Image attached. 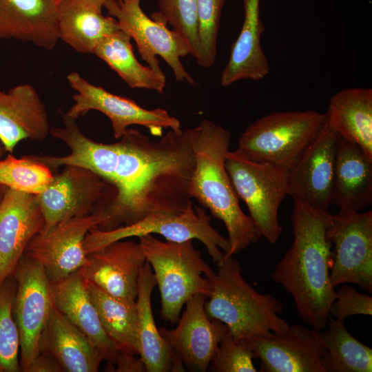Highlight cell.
<instances>
[{"mask_svg":"<svg viewBox=\"0 0 372 372\" xmlns=\"http://www.w3.org/2000/svg\"><path fill=\"white\" fill-rule=\"evenodd\" d=\"M63 125L54 136L70 153L52 156V166L87 169L116 189L112 202L101 214L99 230L131 225L152 214H178L192 201L189 186L195 161L190 128L169 130L158 141L127 128L117 142L107 144L87 137L74 120Z\"/></svg>","mask_w":372,"mask_h":372,"instance_id":"6da1fadb","label":"cell"},{"mask_svg":"<svg viewBox=\"0 0 372 372\" xmlns=\"http://www.w3.org/2000/svg\"><path fill=\"white\" fill-rule=\"evenodd\" d=\"M330 214L293 199V240L271 274L291 295L302 320L316 331L327 327L335 297L330 280L332 245L327 237Z\"/></svg>","mask_w":372,"mask_h":372,"instance_id":"7a4b0ae2","label":"cell"},{"mask_svg":"<svg viewBox=\"0 0 372 372\" xmlns=\"http://www.w3.org/2000/svg\"><path fill=\"white\" fill-rule=\"evenodd\" d=\"M195 165L189 193L224 223L229 242L225 256H234L261 238L249 216L240 208L238 197L225 167L231 141L229 130L204 119L190 128Z\"/></svg>","mask_w":372,"mask_h":372,"instance_id":"3957f363","label":"cell"},{"mask_svg":"<svg viewBox=\"0 0 372 372\" xmlns=\"http://www.w3.org/2000/svg\"><path fill=\"white\" fill-rule=\"evenodd\" d=\"M217 271L207 278L211 292L205 302L210 319L224 323L236 340L279 333L289 327L280 316L282 304L270 293H260L242 275L239 262L225 256L216 263Z\"/></svg>","mask_w":372,"mask_h":372,"instance_id":"277c9868","label":"cell"},{"mask_svg":"<svg viewBox=\"0 0 372 372\" xmlns=\"http://www.w3.org/2000/svg\"><path fill=\"white\" fill-rule=\"evenodd\" d=\"M138 238L160 292L161 317L174 324L190 298L199 294L209 296L211 285L207 277L214 271L192 240L162 241L152 234Z\"/></svg>","mask_w":372,"mask_h":372,"instance_id":"5b68a950","label":"cell"},{"mask_svg":"<svg viewBox=\"0 0 372 372\" xmlns=\"http://www.w3.org/2000/svg\"><path fill=\"white\" fill-rule=\"evenodd\" d=\"M325 121V114L314 110L269 113L246 128L234 152L247 160L289 172Z\"/></svg>","mask_w":372,"mask_h":372,"instance_id":"8992f818","label":"cell"},{"mask_svg":"<svg viewBox=\"0 0 372 372\" xmlns=\"http://www.w3.org/2000/svg\"><path fill=\"white\" fill-rule=\"evenodd\" d=\"M154 234L174 242L198 240L216 263L223 259L230 247L228 239L212 227L210 216L203 208L194 206L190 201L178 214H152L133 225L107 231L95 226L86 234L83 249L88 254L114 241Z\"/></svg>","mask_w":372,"mask_h":372,"instance_id":"52a82bcc","label":"cell"},{"mask_svg":"<svg viewBox=\"0 0 372 372\" xmlns=\"http://www.w3.org/2000/svg\"><path fill=\"white\" fill-rule=\"evenodd\" d=\"M225 167L238 198L247 205L261 237L271 244L276 242L282 232L278 209L288 195L289 172L247 160L234 151L227 154Z\"/></svg>","mask_w":372,"mask_h":372,"instance_id":"ba28073f","label":"cell"},{"mask_svg":"<svg viewBox=\"0 0 372 372\" xmlns=\"http://www.w3.org/2000/svg\"><path fill=\"white\" fill-rule=\"evenodd\" d=\"M141 0H107L103 7L115 18L121 30L134 39L143 61L155 72L165 75L156 56L172 69L175 79L194 86L196 81L182 64L180 59L189 54L183 38L158 20L148 17L141 7Z\"/></svg>","mask_w":372,"mask_h":372,"instance_id":"9c48e42d","label":"cell"},{"mask_svg":"<svg viewBox=\"0 0 372 372\" xmlns=\"http://www.w3.org/2000/svg\"><path fill=\"white\" fill-rule=\"evenodd\" d=\"M115 195L114 187L96 173L79 166L65 165L37 195L44 218L41 231L72 218L101 214Z\"/></svg>","mask_w":372,"mask_h":372,"instance_id":"30bf717a","label":"cell"},{"mask_svg":"<svg viewBox=\"0 0 372 372\" xmlns=\"http://www.w3.org/2000/svg\"><path fill=\"white\" fill-rule=\"evenodd\" d=\"M13 276L17 290L12 306L20 340L21 370L28 369L39 353V342L54 307L52 284L43 267L23 255Z\"/></svg>","mask_w":372,"mask_h":372,"instance_id":"8fae6325","label":"cell"},{"mask_svg":"<svg viewBox=\"0 0 372 372\" xmlns=\"http://www.w3.org/2000/svg\"><path fill=\"white\" fill-rule=\"evenodd\" d=\"M327 237L333 250L330 280L335 288L353 283L372 291V211L330 214Z\"/></svg>","mask_w":372,"mask_h":372,"instance_id":"7c38bea8","label":"cell"},{"mask_svg":"<svg viewBox=\"0 0 372 372\" xmlns=\"http://www.w3.org/2000/svg\"><path fill=\"white\" fill-rule=\"evenodd\" d=\"M67 80L76 93L73 96L74 104L64 114L76 120L91 110L101 112L110 120L115 139H119L133 125L147 128L156 136H161L163 129H181L179 120L165 109L143 108L130 98L89 83L76 72L68 74Z\"/></svg>","mask_w":372,"mask_h":372,"instance_id":"4fadbf2b","label":"cell"},{"mask_svg":"<svg viewBox=\"0 0 372 372\" xmlns=\"http://www.w3.org/2000/svg\"><path fill=\"white\" fill-rule=\"evenodd\" d=\"M101 220L100 214L96 213L63 221L48 231L36 234L23 255L39 262L52 283L59 282L86 262L84 238Z\"/></svg>","mask_w":372,"mask_h":372,"instance_id":"5bb4252c","label":"cell"},{"mask_svg":"<svg viewBox=\"0 0 372 372\" xmlns=\"http://www.w3.org/2000/svg\"><path fill=\"white\" fill-rule=\"evenodd\" d=\"M337 135L326 121L289 171L288 195L316 209L331 205Z\"/></svg>","mask_w":372,"mask_h":372,"instance_id":"9a60e30c","label":"cell"},{"mask_svg":"<svg viewBox=\"0 0 372 372\" xmlns=\"http://www.w3.org/2000/svg\"><path fill=\"white\" fill-rule=\"evenodd\" d=\"M262 372H324V348L316 331L300 324L289 325L279 333L250 339Z\"/></svg>","mask_w":372,"mask_h":372,"instance_id":"2e32d148","label":"cell"},{"mask_svg":"<svg viewBox=\"0 0 372 372\" xmlns=\"http://www.w3.org/2000/svg\"><path fill=\"white\" fill-rule=\"evenodd\" d=\"M207 297L196 295L186 303L177 326L158 329L161 336L191 371L205 372L227 326L210 319L205 309Z\"/></svg>","mask_w":372,"mask_h":372,"instance_id":"e0dca14e","label":"cell"},{"mask_svg":"<svg viewBox=\"0 0 372 372\" xmlns=\"http://www.w3.org/2000/svg\"><path fill=\"white\" fill-rule=\"evenodd\" d=\"M43 226L37 195L5 187L0 200V285L13 274L28 243Z\"/></svg>","mask_w":372,"mask_h":372,"instance_id":"ac0fdd59","label":"cell"},{"mask_svg":"<svg viewBox=\"0 0 372 372\" xmlns=\"http://www.w3.org/2000/svg\"><path fill=\"white\" fill-rule=\"evenodd\" d=\"M145 262L139 242L123 239L87 254L79 271L85 280L112 296L136 300L139 273Z\"/></svg>","mask_w":372,"mask_h":372,"instance_id":"d6986e66","label":"cell"},{"mask_svg":"<svg viewBox=\"0 0 372 372\" xmlns=\"http://www.w3.org/2000/svg\"><path fill=\"white\" fill-rule=\"evenodd\" d=\"M50 133L46 107L32 85L0 89V141L6 152L12 154L23 140L42 141Z\"/></svg>","mask_w":372,"mask_h":372,"instance_id":"ffe728a7","label":"cell"},{"mask_svg":"<svg viewBox=\"0 0 372 372\" xmlns=\"http://www.w3.org/2000/svg\"><path fill=\"white\" fill-rule=\"evenodd\" d=\"M59 4L56 0H0V39L53 49L59 39Z\"/></svg>","mask_w":372,"mask_h":372,"instance_id":"44dd1931","label":"cell"},{"mask_svg":"<svg viewBox=\"0 0 372 372\" xmlns=\"http://www.w3.org/2000/svg\"><path fill=\"white\" fill-rule=\"evenodd\" d=\"M331 204L353 212L372 204V160L359 145L338 135Z\"/></svg>","mask_w":372,"mask_h":372,"instance_id":"7402d4cb","label":"cell"},{"mask_svg":"<svg viewBox=\"0 0 372 372\" xmlns=\"http://www.w3.org/2000/svg\"><path fill=\"white\" fill-rule=\"evenodd\" d=\"M52 284L54 307L89 338L103 360L116 365L120 353L102 327L80 272Z\"/></svg>","mask_w":372,"mask_h":372,"instance_id":"603a6c76","label":"cell"},{"mask_svg":"<svg viewBox=\"0 0 372 372\" xmlns=\"http://www.w3.org/2000/svg\"><path fill=\"white\" fill-rule=\"evenodd\" d=\"M156 285L151 266L146 261L139 273L136 298L139 358L148 372L185 371L180 358L161 336L155 323L152 295Z\"/></svg>","mask_w":372,"mask_h":372,"instance_id":"cb8c5ba5","label":"cell"},{"mask_svg":"<svg viewBox=\"0 0 372 372\" xmlns=\"http://www.w3.org/2000/svg\"><path fill=\"white\" fill-rule=\"evenodd\" d=\"M243 3L244 21L231 48L229 61L221 73L223 87L241 80H262L270 70L260 43L265 28L260 17V0H243Z\"/></svg>","mask_w":372,"mask_h":372,"instance_id":"d4e9b609","label":"cell"},{"mask_svg":"<svg viewBox=\"0 0 372 372\" xmlns=\"http://www.w3.org/2000/svg\"><path fill=\"white\" fill-rule=\"evenodd\" d=\"M40 351L52 355L67 372H96L103 360L89 338L55 307L42 333Z\"/></svg>","mask_w":372,"mask_h":372,"instance_id":"484cf974","label":"cell"},{"mask_svg":"<svg viewBox=\"0 0 372 372\" xmlns=\"http://www.w3.org/2000/svg\"><path fill=\"white\" fill-rule=\"evenodd\" d=\"M326 115L329 128L338 136L359 145L372 160V90L349 87L330 99Z\"/></svg>","mask_w":372,"mask_h":372,"instance_id":"4316f807","label":"cell"},{"mask_svg":"<svg viewBox=\"0 0 372 372\" xmlns=\"http://www.w3.org/2000/svg\"><path fill=\"white\" fill-rule=\"evenodd\" d=\"M85 282L102 327L119 353L139 355L136 300L112 296L91 282Z\"/></svg>","mask_w":372,"mask_h":372,"instance_id":"83f0119b","label":"cell"},{"mask_svg":"<svg viewBox=\"0 0 372 372\" xmlns=\"http://www.w3.org/2000/svg\"><path fill=\"white\" fill-rule=\"evenodd\" d=\"M121 29L117 20L65 0L60 3L58 17L59 39L74 50L94 54L97 45L106 37Z\"/></svg>","mask_w":372,"mask_h":372,"instance_id":"f1b7e54d","label":"cell"},{"mask_svg":"<svg viewBox=\"0 0 372 372\" xmlns=\"http://www.w3.org/2000/svg\"><path fill=\"white\" fill-rule=\"evenodd\" d=\"M131 37L119 29L103 39L94 54L103 61L130 87L155 90L162 93L166 86L165 75H160L135 57Z\"/></svg>","mask_w":372,"mask_h":372,"instance_id":"f546056e","label":"cell"},{"mask_svg":"<svg viewBox=\"0 0 372 372\" xmlns=\"http://www.w3.org/2000/svg\"><path fill=\"white\" fill-rule=\"evenodd\" d=\"M316 334L325 350L322 358L324 372L372 371V349L352 335L344 322L329 316L327 327Z\"/></svg>","mask_w":372,"mask_h":372,"instance_id":"4dcf8cb0","label":"cell"},{"mask_svg":"<svg viewBox=\"0 0 372 372\" xmlns=\"http://www.w3.org/2000/svg\"><path fill=\"white\" fill-rule=\"evenodd\" d=\"M52 170L32 155L17 158L12 154L0 160V185L10 189L39 195L54 177Z\"/></svg>","mask_w":372,"mask_h":372,"instance_id":"1f68e13d","label":"cell"},{"mask_svg":"<svg viewBox=\"0 0 372 372\" xmlns=\"http://www.w3.org/2000/svg\"><path fill=\"white\" fill-rule=\"evenodd\" d=\"M16 290L13 274L0 285V372L21 371L19 335L12 312Z\"/></svg>","mask_w":372,"mask_h":372,"instance_id":"d6a6232c","label":"cell"},{"mask_svg":"<svg viewBox=\"0 0 372 372\" xmlns=\"http://www.w3.org/2000/svg\"><path fill=\"white\" fill-rule=\"evenodd\" d=\"M158 12L152 18L170 25L187 44L190 55L197 57L199 42L196 0H158Z\"/></svg>","mask_w":372,"mask_h":372,"instance_id":"836d02e7","label":"cell"},{"mask_svg":"<svg viewBox=\"0 0 372 372\" xmlns=\"http://www.w3.org/2000/svg\"><path fill=\"white\" fill-rule=\"evenodd\" d=\"M199 48L197 63L205 68L215 64L222 10L226 0H196Z\"/></svg>","mask_w":372,"mask_h":372,"instance_id":"e575fe53","label":"cell"},{"mask_svg":"<svg viewBox=\"0 0 372 372\" xmlns=\"http://www.w3.org/2000/svg\"><path fill=\"white\" fill-rule=\"evenodd\" d=\"M254 358L250 340H234L227 327L208 369L214 372H256Z\"/></svg>","mask_w":372,"mask_h":372,"instance_id":"d590c367","label":"cell"},{"mask_svg":"<svg viewBox=\"0 0 372 372\" xmlns=\"http://www.w3.org/2000/svg\"><path fill=\"white\" fill-rule=\"evenodd\" d=\"M329 315L342 322L351 316H371L372 298L350 285L341 286L335 289V297L330 305Z\"/></svg>","mask_w":372,"mask_h":372,"instance_id":"8d00e7d4","label":"cell"},{"mask_svg":"<svg viewBox=\"0 0 372 372\" xmlns=\"http://www.w3.org/2000/svg\"><path fill=\"white\" fill-rule=\"evenodd\" d=\"M63 369L50 353L40 351L30 365L27 372H63Z\"/></svg>","mask_w":372,"mask_h":372,"instance_id":"74e56055","label":"cell"},{"mask_svg":"<svg viewBox=\"0 0 372 372\" xmlns=\"http://www.w3.org/2000/svg\"><path fill=\"white\" fill-rule=\"evenodd\" d=\"M136 355H131L120 353L116 364V371L120 372H141L146 371L145 367L140 358Z\"/></svg>","mask_w":372,"mask_h":372,"instance_id":"f35d334b","label":"cell"},{"mask_svg":"<svg viewBox=\"0 0 372 372\" xmlns=\"http://www.w3.org/2000/svg\"><path fill=\"white\" fill-rule=\"evenodd\" d=\"M74 3L79 5L83 8L102 12L104 3L107 0H71Z\"/></svg>","mask_w":372,"mask_h":372,"instance_id":"ab89813d","label":"cell"},{"mask_svg":"<svg viewBox=\"0 0 372 372\" xmlns=\"http://www.w3.org/2000/svg\"><path fill=\"white\" fill-rule=\"evenodd\" d=\"M6 152V149L3 145V143H1V141H0V158L4 155V154ZM4 187L3 186H2L1 185H0V200L1 199L2 196H3V191H4Z\"/></svg>","mask_w":372,"mask_h":372,"instance_id":"60d3db41","label":"cell"},{"mask_svg":"<svg viewBox=\"0 0 372 372\" xmlns=\"http://www.w3.org/2000/svg\"><path fill=\"white\" fill-rule=\"evenodd\" d=\"M56 1H58L59 2L61 3V2L63 1H65V0H56Z\"/></svg>","mask_w":372,"mask_h":372,"instance_id":"b9f144b4","label":"cell"}]
</instances>
